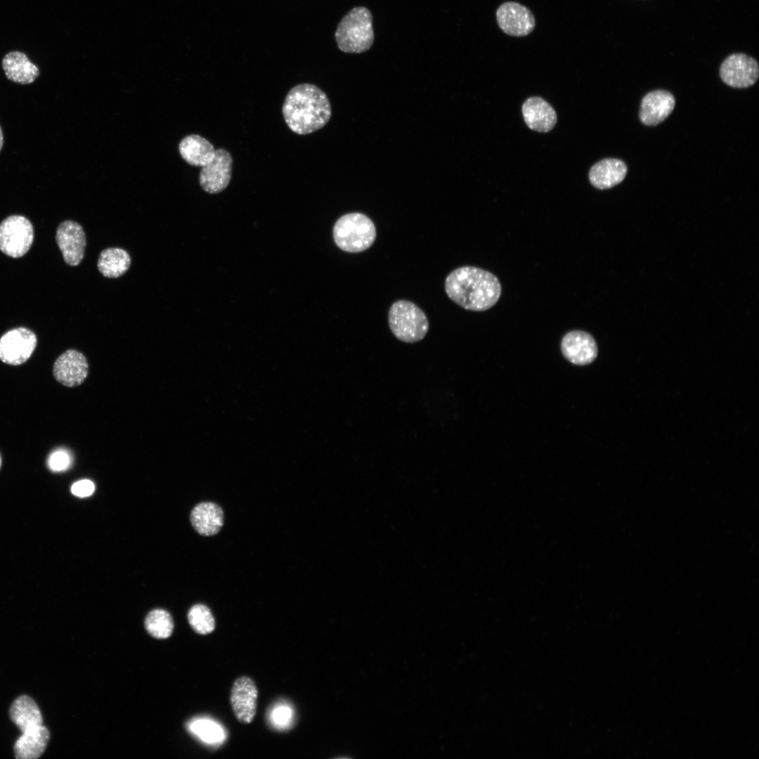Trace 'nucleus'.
<instances>
[{"label": "nucleus", "instance_id": "f257e3e1", "mask_svg": "<svg viewBox=\"0 0 759 759\" xmlns=\"http://www.w3.org/2000/svg\"><path fill=\"white\" fill-rule=\"evenodd\" d=\"M450 300L462 308L483 311L493 306L501 294V285L492 273L475 266H462L451 271L445 280Z\"/></svg>", "mask_w": 759, "mask_h": 759}, {"label": "nucleus", "instance_id": "f03ea898", "mask_svg": "<svg viewBox=\"0 0 759 759\" xmlns=\"http://www.w3.org/2000/svg\"><path fill=\"white\" fill-rule=\"evenodd\" d=\"M287 126L304 135L320 129L329 122L331 105L325 92L311 84H301L287 93L283 105Z\"/></svg>", "mask_w": 759, "mask_h": 759}, {"label": "nucleus", "instance_id": "7ed1b4c3", "mask_svg": "<svg viewBox=\"0 0 759 759\" xmlns=\"http://www.w3.org/2000/svg\"><path fill=\"white\" fill-rule=\"evenodd\" d=\"M338 48L344 53H361L374 42L372 16L364 6L351 9L339 22L335 34Z\"/></svg>", "mask_w": 759, "mask_h": 759}, {"label": "nucleus", "instance_id": "20e7f679", "mask_svg": "<svg viewBox=\"0 0 759 759\" xmlns=\"http://www.w3.org/2000/svg\"><path fill=\"white\" fill-rule=\"evenodd\" d=\"M335 244L350 253L363 252L370 247L376 239V228L365 214L358 212L346 214L335 222L333 231Z\"/></svg>", "mask_w": 759, "mask_h": 759}, {"label": "nucleus", "instance_id": "39448f33", "mask_svg": "<svg viewBox=\"0 0 759 759\" xmlns=\"http://www.w3.org/2000/svg\"><path fill=\"white\" fill-rule=\"evenodd\" d=\"M392 334L400 341L415 343L422 340L429 330L424 312L414 303L404 299L395 301L388 313Z\"/></svg>", "mask_w": 759, "mask_h": 759}, {"label": "nucleus", "instance_id": "423d86ee", "mask_svg": "<svg viewBox=\"0 0 759 759\" xmlns=\"http://www.w3.org/2000/svg\"><path fill=\"white\" fill-rule=\"evenodd\" d=\"M34 240L32 223L21 215H12L0 223V250L6 255L19 258L30 249Z\"/></svg>", "mask_w": 759, "mask_h": 759}, {"label": "nucleus", "instance_id": "0eeeda50", "mask_svg": "<svg viewBox=\"0 0 759 759\" xmlns=\"http://www.w3.org/2000/svg\"><path fill=\"white\" fill-rule=\"evenodd\" d=\"M720 76L722 82L731 87L747 88L757 82L759 65L752 56L744 53H732L721 63Z\"/></svg>", "mask_w": 759, "mask_h": 759}, {"label": "nucleus", "instance_id": "6e6552de", "mask_svg": "<svg viewBox=\"0 0 759 759\" xmlns=\"http://www.w3.org/2000/svg\"><path fill=\"white\" fill-rule=\"evenodd\" d=\"M37 344L32 330L22 327L12 329L0 338V360L8 365H21L30 358Z\"/></svg>", "mask_w": 759, "mask_h": 759}, {"label": "nucleus", "instance_id": "1a4fd4ad", "mask_svg": "<svg viewBox=\"0 0 759 759\" xmlns=\"http://www.w3.org/2000/svg\"><path fill=\"white\" fill-rule=\"evenodd\" d=\"M259 692L254 681L248 676H240L233 682L230 694V703L236 720L240 723L253 722L257 710Z\"/></svg>", "mask_w": 759, "mask_h": 759}, {"label": "nucleus", "instance_id": "9d476101", "mask_svg": "<svg viewBox=\"0 0 759 759\" xmlns=\"http://www.w3.org/2000/svg\"><path fill=\"white\" fill-rule=\"evenodd\" d=\"M232 164L233 158L228 151L216 149L214 159L200 170L199 181L201 188L210 194L223 191L230 183Z\"/></svg>", "mask_w": 759, "mask_h": 759}, {"label": "nucleus", "instance_id": "9b49d317", "mask_svg": "<svg viewBox=\"0 0 759 759\" xmlns=\"http://www.w3.org/2000/svg\"><path fill=\"white\" fill-rule=\"evenodd\" d=\"M500 28L507 34L523 37L534 29L536 21L531 11L517 2L507 1L501 4L496 11Z\"/></svg>", "mask_w": 759, "mask_h": 759}, {"label": "nucleus", "instance_id": "f8f14e48", "mask_svg": "<svg viewBox=\"0 0 759 759\" xmlns=\"http://www.w3.org/2000/svg\"><path fill=\"white\" fill-rule=\"evenodd\" d=\"M56 240L65 263L79 265L84 256L86 238L83 228L78 223L67 220L58 226Z\"/></svg>", "mask_w": 759, "mask_h": 759}, {"label": "nucleus", "instance_id": "ddd939ff", "mask_svg": "<svg viewBox=\"0 0 759 759\" xmlns=\"http://www.w3.org/2000/svg\"><path fill=\"white\" fill-rule=\"evenodd\" d=\"M89 372V364L84 355L75 349H69L56 360L53 374L55 379L67 387L82 384Z\"/></svg>", "mask_w": 759, "mask_h": 759}, {"label": "nucleus", "instance_id": "4468645a", "mask_svg": "<svg viewBox=\"0 0 759 759\" xmlns=\"http://www.w3.org/2000/svg\"><path fill=\"white\" fill-rule=\"evenodd\" d=\"M561 349L567 360L579 365L590 364L597 355V346L594 338L581 330L567 332L562 338Z\"/></svg>", "mask_w": 759, "mask_h": 759}, {"label": "nucleus", "instance_id": "2eb2a0df", "mask_svg": "<svg viewBox=\"0 0 759 759\" xmlns=\"http://www.w3.org/2000/svg\"><path fill=\"white\" fill-rule=\"evenodd\" d=\"M675 105L673 95L666 90L658 89L649 92L642 99L639 117L647 126H656L664 121Z\"/></svg>", "mask_w": 759, "mask_h": 759}, {"label": "nucleus", "instance_id": "dca6fc26", "mask_svg": "<svg viewBox=\"0 0 759 759\" xmlns=\"http://www.w3.org/2000/svg\"><path fill=\"white\" fill-rule=\"evenodd\" d=\"M526 124L531 130L545 133L557 124V115L552 105L539 96L527 98L522 105Z\"/></svg>", "mask_w": 759, "mask_h": 759}, {"label": "nucleus", "instance_id": "f3484780", "mask_svg": "<svg viewBox=\"0 0 759 759\" xmlns=\"http://www.w3.org/2000/svg\"><path fill=\"white\" fill-rule=\"evenodd\" d=\"M628 172L625 163L616 158H606L595 163L590 169L589 180L599 190L609 189L624 180Z\"/></svg>", "mask_w": 759, "mask_h": 759}, {"label": "nucleus", "instance_id": "a211bd4d", "mask_svg": "<svg viewBox=\"0 0 759 759\" xmlns=\"http://www.w3.org/2000/svg\"><path fill=\"white\" fill-rule=\"evenodd\" d=\"M223 520L221 507L211 502L197 504L190 513L192 526L199 534L205 536L216 534L223 526Z\"/></svg>", "mask_w": 759, "mask_h": 759}, {"label": "nucleus", "instance_id": "6ab92c4d", "mask_svg": "<svg viewBox=\"0 0 759 759\" xmlns=\"http://www.w3.org/2000/svg\"><path fill=\"white\" fill-rule=\"evenodd\" d=\"M2 67L7 79L20 84H31L39 75L38 67L24 53L18 51L8 52L4 56Z\"/></svg>", "mask_w": 759, "mask_h": 759}, {"label": "nucleus", "instance_id": "aec40b11", "mask_svg": "<svg viewBox=\"0 0 759 759\" xmlns=\"http://www.w3.org/2000/svg\"><path fill=\"white\" fill-rule=\"evenodd\" d=\"M50 739L48 729L42 725L24 732L15 743L13 751L18 759H36L44 752Z\"/></svg>", "mask_w": 759, "mask_h": 759}, {"label": "nucleus", "instance_id": "412c9836", "mask_svg": "<svg viewBox=\"0 0 759 759\" xmlns=\"http://www.w3.org/2000/svg\"><path fill=\"white\" fill-rule=\"evenodd\" d=\"M179 150L186 163L200 167L209 164L214 159L216 153L214 145L197 134L184 137L179 143Z\"/></svg>", "mask_w": 759, "mask_h": 759}, {"label": "nucleus", "instance_id": "4be33fe9", "mask_svg": "<svg viewBox=\"0 0 759 759\" xmlns=\"http://www.w3.org/2000/svg\"><path fill=\"white\" fill-rule=\"evenodd\" d=\"M9 716L21 732L43 725V718L38 706L31 697L26 695L13 701L9 709Z\"/></svg>", "mask_w": 759, "mask_h": 759}, {"label": "nucleus", "instance_id": "5701e85b", "mask_svg": "<svg viewBox=\"0 0 759 759\" xmlns=\"http://www.w3.org/2000/svg\"><path fill=\"white\" fill-rule=\"evenodd\" d=\"M130 264L131 258L126 250L119 247H110L100 252L97 266L103 276L115 278L124 274Z\"/></svg>", "mask_w": 759, "mask_h": 759}, {"label": "nucleus", "instance_id": "b1692460", "mask_svg": "<svg viewBox=\"0 0 759 759\" xmlns=\"http://www.w3.org/2000/svg\"><path fill=\"white\" fill-rule=\"evenodd\" d=\"M147 632L157 639L169 637L174 629V621L171 614L161 609L152 610L145 619Z\"/></svg>", "mask_w": 759, "mask_h": 759}, {"label": "nucleus", "instance_id": "393cba45", "mask_svg": "<svg viewBox=\"0 0 759 759\" xmlns=\"http://www.w3.org/2000/svg\"><path fill=\"white\" fill-rule=\"evenodd\" d=\"M188 620L193 630L199 635H208L215 629L214 616L210 609L204 604L193 606L188 613Z\"/></svg>", "mask_w": 759, "mask_h": 759}, {"label": "nucleus", "instance_id": "a878e982", "mask_svg": "<svg viewBox=\"0 0 759 759\" xmlns=\"http://www.w3.org/2000/svg\"><path fill=\"white\" fill-rule=\"evenodd\" d=\"M189 727L194 734L208 743H214L223 738L221 729L210 720H197L192 722Z\"/></svg>", "mask_w": 759, "mask_h": 759}, {"label": "nucleus", "instance_id": "bb28decb", "mask_svg": "<svg viewBox=\"0 0 759 759\" xmlns=\"http://www.w3.org/2000/svg\"><path fill=\"white\" fill-rule=\"evenodd\" d=\"M70 464L68 455L63 451H57L53 453L48 460L50 469L55 472H60L66 469Z\"/></svg>", "mask_w": 759, "mask_h": 759}, {"label": "nucleus", "instance_id": "cd10ccee", "mask_svg": "<svg viewBox=\"0 0 759 759\" xmlns=\"http://www.w3.org/2000/svg\"><path fill=\"white\" fill-rule=\"evenodd\" d=\"M95 489L94 484L88 479H84L74 483L71 488L72 493L78 497L84 498L91 495Z\"/></svg>", "mask_w": 759, "mask_h": 759}, {"label": "nucleus", "instance_id": "c85d7f7f", "mask_svg": "<svg viewBox=\"0 0 759 759\" xmlns=\"http://www.w3.org/2000/svg\"><path fill=\"white\" fill-rule=\"evenodd\" d=\"M274 716L275 719H276L279 723H284L287 720L290 716V712L286 708H280L275 711Z\"/></svg>", "mask_w": 759, "mask_h": 759}, {"label": "nucleus", "instance_id": "c756f323", "mask_svg": "<svg viewBox=\"0 0 759 759\" xmlns=\"http://www.w3.org/2000/svg\"><path fill=\"white\" fill-rule=\"evenodd\" d=\"M3 144H4V136H3L2 130H1V129L0 127V151H1V148H2V147H3Z\"/></svg>", "mask_w": 759, "mask_h": 759}, {"label": "nucleus", "instance_id": "7c9ffc66", "mask_svg": "<svg viewBox=\"0 0 759 759\" xmlns=\"http://www.w3.org/2000/svg\"><path fill=\"white\" fill-rule=\"evenodd\" d=\"M1 455H0V468H1Z\"/></svg>", "mask_w": 759, "mask_h": 759}]
</instances>
